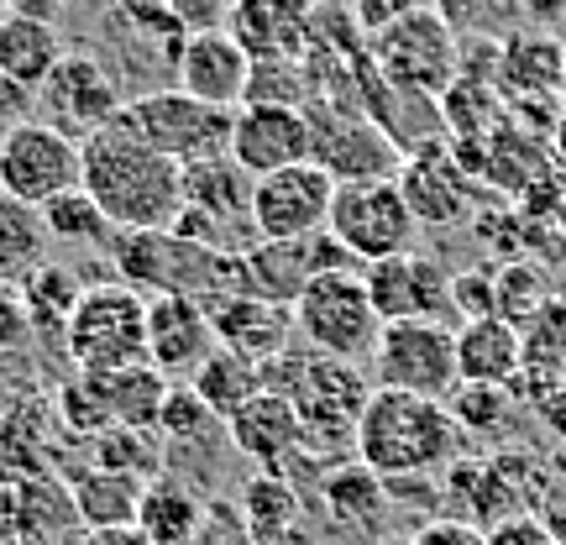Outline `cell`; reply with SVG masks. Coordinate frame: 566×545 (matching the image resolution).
I'll use <instances>...</instances> for the list:
<instances>
[{"label": "cell", "instance_id": "obj_1", "mask_svg": "<svg viewBox=\"0 0 566 545\" xmlns=\"http://www.w3.org/2000/svg\"><path fill=\"white\" fill-rule=\"evenodd\" d=\"M84 174L80 189L101 205L111 231H168L184 210V168L116 116L95 137L80 142Z\"/></svg>", "mask_w": 566, "mask_h": 545}, {"label": "cell", "instance_id": "obj_2", "mask_svg": "<svg viewBox=\"0 0 566 545\" xmlns=\"http://www.w3.org/2000/svg\"><path fill=\"white\" fill-rule=\"evenodd\" d=\"M462 446L467 436L457 430V420H451V409L441 399L373 388L363 420H357L352 457L367 472H378L384 483H399V478H441L457 457H467Z\"/></svg>", "mask_w": 566, "mask_h": 545}, {"label": "cell", "instance_id": "obj_3", "mask_svg": "<svg viewBox=\"0 0 566 545\" xmlns=\"http://www.w3.org/2000/svg\"><path fill=\"white\" fill-rule=\"evenodd\" d=\"M263 388L283 394L294 415H300L304 446L315 457H342L357 441V420H363L367 399H373V373L357 363H336L310 346H283L279 357L263 363Z\"/></svg>", "mask_w": 566, "mask_h": 545}, {"label": "cell", "instance_id": "obj_4", "mask_svg": "<svg viewBox=\"0 0 566 545\" xmlns=\"http://www.w3.org/2000/svg\"><path fill=\"white\" fill-rule=\"evenodd\" d=\"M63 352L80 373H122L147 363V300L126 283H90L63 325Z\"/></svg>", "mask_w": 566, "mask_h": 545}, {"label": "cell", "instance_id": "obj_5", "mask_svg": "<svg viewBox=\"0 0 566 545\" xmlns=\"http://www.w3.org/2000/svg\"><path fill=\"white\" fill-rule=\"evenodd\" d=\"M367 63L394 90L436 101L462 74V38L430 6H415L405 21H394L388 32H378V38L367 42Z\"/></svg>", "mask_w": 566, "mask_h": 545}, {"label": "cell", "instance_id": "obj_6", "mask_svg": "<svg viewBox=\"0 0 566 545\" xmlns=\"http://www.w3.org/2000/svg\"><path fill=\"white\" fill-rule=\"evenodd\" d=\"M294 336H300V346L336 357V363H373L384 321L367 300L363 273H331V279L310 283L294 300Z\"/></svg>", "mask_w": 566, "mask_h": 545}, {"label": "cell", "instance_id": "obj_7", "mask_svg": "<svg viewBox=\"0 0 566 545\" xmlns=\"http://www.w3.org/2000/svg\"><path fill=\"white\" fill-rule=\"evenodd\" d=\"M373 388L415 394V399H451L462 388L457 373V331L446 321H399L384 325L373 346Z\"/></svg>", "mask_w": 566, "mask_h": 545}, {"label": "cell", "instance_id": "obj_8", "mask_svg": "<svg viewBox=\"0 0 566 545\" xmlns=\"http://www.w3.org/2000/svg\"><path fill=\"white\" fill-rule=\"evenodd\" d=\"M325 231L357 258V268L388 263L399 252H415V216L405 205L399 179H367V184H336L331 221Z\"/></svg>", "mask_w": 566, "mask_h": 545}, {"label": "cell", "instance_id": "obj_9", "mask_svg": "<svg viewBox=\"0 0 566 545\" xmlns=\"http://www.w3.org/2000/svg\"><path fill=\"white\" fill-rule=\"evenodd\" d=\"M231 116L237 111H216V105L195 101L184 90H147L137 101H126L122 122L137 132L147 147H158L163 158H174L179 168L205 158H226L231 142Z\"/></svg>", "mask_w": 566, "mask_h": 545}, {"label": "cell", "instance_id": "obj_10", "mask_svg": "<svg viewBox=\"0 0 566 545\" xmlns=\"http://www.w3.org/2000/svg\"><path fill=\"white\" fill-rule=\"evenodd\" d=\"M310 163H321L336 184H367V179H399L405 153L384 137V126L352 101L310 105Z\"/></svg>", "mask_w": 566, "mask_h": 545}, {"label": "cell", "instance_id": "obj_11", "mask_svg": "<svg viewBox=\"0 0 566 545\" xmlns=\"http://www.w3.org/2000/svg\"><path fill=\"white\" fill-rule=\"evenodd\" d=\"M80 174H84L80 142L63 137L59 126L32 116V122L0 132V195L42 210L59 195L80 189Z\"/></svg>", "mask_w": 566, "mask_h": 545}, {"label": "cell", "instance_id": "obj_12", "mask_svg": "<svg viewBox=\"0 0 566 545\" xmlns=\"http://www.w3.org/2000/svg\"><path fill=\"white\" fill-rule=\"evenodd\" d=\"M331 200H336V179L321 163H294V168L252 179L247 221L258 231V242H304V237L325 231Z\"/></svg>", "mask_w": 566, "mask_h": 545}, {"label": "cell", "instance_id": "obj_13", "mask_svg": "<svg viewBox=\"0 0 566 545\" xmlns=\"http://www.w3.org/2000/svg\"><path fill=\"white\" fill-rule=\"evenodd\" d=\"M126 111L116 74L90 53H63V63L48 74V84L38 90V122L59 126L63 137H95L101 126H111Z\"/></svg>", "mask_w": 566, "mask_h": 545}, {"label": "cell", "instance_id": "obj_14", "mask_svg": "<svg viewBox=\"0 0 566 545\" xmlns=\"http://www.w3.org/2000/svg\"><path fill=\"white\" fill-rule=\"evenodd\" d=\"M242 273L263 300L294 310V300H300L315 279H331V273H363V268H357V258H352L331 231H315V237H304V242H258L242 258Z\"/></svg>", "mask_w": 566, "mask_h": 545}, {"label": "cell", "instance_id": "obj_15", "mask_svg": "<svg viewBox=\"0 0 566 545\" xmlns=\"http://www.w3.org/2000/svg\"><path fill=\"white\" fill-rule=\"evenodd\" d=\"M221 346L216 321L189 294H153L147 300V367H158L168 384H189L210 352Z\"/></svg>", "mask_w": 566, "mask_h": 545}, {"label": "cell", "instance_id": "obj_16", "mask_svg": "<svg viewBox=\"0 0 566 545\" xmlns=\"http://www.w3.org/2000/svg\"><path fill=\"white\" fill-rule=\"evenodd\" d=\"M174 80H179L184 95L216 105V111H242L247 80H252V53L226 27H195L179 42Z\"/></svg>", "mask_w": 566, "mask_h": 545}, {"label": "cell", "instance_id": "obj_17", "mask_svg": "<svg viewBox=\"0 0 566 545\" xmlns=\"http://www.w3.org/2000/svg\"><path fill=\"white\" fill-rule=\"evenodd\" d=\"M363 289L384 325L441 321L446 310H451V273L436 258H424V252H399L388 263H367Z\"/></svg>", "mask_w": 566, "mask_h": 545}, {"label": "cell", "instance_id": "obj_18", "mask_svg": "<svg viewBox=\"0 0 566 545\" xmlns=\"http://www.w3.org/2000/svg\"><path fill=\"white\" fill-rule=\"evenodd\" d=\"M541 493H546V462L535 451L504 446L493 457H478L462 520L478 530H493V525H504V520H525V514L541 509Z\"/></svg>", "mask_w": 566, "mask_h": 545}, {"label": "cell", "instance_id": "obj_19", "mask_svg": "<svg viewBox=\"0 0 566 545\" xmlns=\"http://www.w3.org/2000/svg\"><path fill=\"white\" fill-rule=\"evenodd\" d=\"M310 111H283V105H242L231 116V142L226 158L242 174L263 179L294 163H310Z\"/></svg>", "mask_w": 566, "mask_h": 545}, {"label": "cell", "instance_id": "obj_20", "mask_svg": "<svg viewBox=\"0 0 566 545\" xmlns=\"http://www.w3.org/2000/svg\"><path fill=\"white\" fill-rule=\"evenodd\" d=\"M399 189H405V205L415 226H467L478 216V184H472V168H462V158L451 147H430L420 158H405L399 168Z\"/></svg>", "mask_w": 566, "mask_h": 545}, {"label": "cell", "instance_id": "obj_21", "mask_svg": "<svg viewBox=\"0 0 566 545\" xmlns=\"http://www.w3.org/2000/svg\"><path fill=\"white\" fill-rule=\"evenodd\" d=\"M74 493L63 472L32 478V483L0 488V545H63L80 535Z\"/></svg>", "mask_w": 566, "mask_h": 545}, {"label": "cell", "instance_id": "obj_22", "mask_svg": "<svg viewBox=\"0 0 566 545\" xmlns=\"http://www.w3.org/2000/svg\"><path fill=\"white\" fill-rule=\"evenodd\" d=\"M499 95L514 105L566 101V42L556 32H509L499 42Z\"/></svg>", "mask_w": 566, "mask_h": 545}, {"label": "cell", "instance_id": "obj_23", "mask_svg": "<svg viewBox=\"0 0 566 545\" xmlns=\"http://www.w3.org/2000/svg\"><path fill=\"white\" fill-rule=\"evenodd\" d=\"M59 415L42 399H17L0 409V488L59 472Z\"/></svg>", "mask_w": 566, "mask_h": 545}, {"label": "cell", "instance_id": "obj_24", "mask_svg": "<svg viewBox=\"0 0 566 545\" xmlns=\"http://www.w3.org/2000/svg\"><path fill=\"white\" fill-rule=\"evenodd\" d=\"M210 321H216V336H221L226 352H242L252 363H268L294 342V310L263 300L252 283L210 304Z\"/></svg>", "mask_w": 566, "mask_h": 545}, {"label": "cell", "instance_id": "obj_25", "mask_svg": "<svg viewBox=\"0 0 566 545\" xmlns=\"http://www.w3.org/2000/svg\"><path fill=\"white\" fill-rule=\"evenodd\" d=\"M226 436H231V446L242 451L247 462H258V472H283L304 451V430L294 405L283 394H268V388L226 420Z\"/></svg>", "mask_w": 566, "mask_h": 545}, {"label": "cell", "instance_id": "obj_26", "mask_svg": "<svg viewBox=\"0 0 566 545\" xmlns=\"http://www.w3.org/2000/svg\"><path fill=\"white\" fill-rule=\"evenodd\" d=\"M231 504L258 545H315L304 530V493L279 472H252Z\"/></svg>", "mask_w": 566, "mask_h": 545}, {"label": "cell", "instance_id": "obj_27", "mask_svg": "<svg viewBox=\"0 0 566 545\" xmlns=\"http://www.w3.org/2000/svg\"><path fill=\"white\" fill-rule=\"evenodd\" d=\"M457 373L462 384L514 388L525 373V331H514L499 315L457 325Z\"/></svg>", "mask_w": 566, "mask_h": 545}, {"label": "cell", "instance_id": "obj_28", "mask_svg": "<svg viewBox=\"0 0 566 545\" xmlns=\"http://www.w3.org/2000/svg\"><path fill=\"white\" fill-rule=\"evenodd\" d=\"M315 499H321V514L331 530L367 535V530H378V520H384L388 488L357 457H336V462L325 467V478L315 483Z\"/></svg>", "mask_w": 566, "mask_h": 545}, {"label": "cell", "instance_id": "obj_29", "mask_svg": "<svg viewBox=\"0 0 566 545\" xmlns=\"http://www.w3.org/2000/svg\"><path fill=\"white\" fill-rule=\"evenodd\" d=\"M63 483L74 493V514H80L84 530H132L142 509V488L137 478H122V472H105L95 462H74L63 472Z\"/></svg>", "mask_w": 566, "mask_h": 545}, {"label": "cell", "instance_id": "obj_30", "mask_svg": "<svg viewBox=\"0 0 566 545\" xmlns=\"http://www.w3.org/2000/svg\"><path fill=\"white\" fill-rule=\"evenodd\" d=\"M205 504L189 483L179 478H153V483L142 488V509H137V535L147 545H195L200 535V520H205Z\"/></svg>", "mask_w": 566, "mask_h": 545}, {"label": "cell", "instance_id": "obj_31", "mask_svg": "<svg viewBox=\"0 0 566 545\" xmlns=\"http://www.w3.org/2000/svg\"><path fill=\"white\" fill-rule=\"evenodd\" d=\"M59 63H63V42L53 21L21 17V11L0 17V74L6 80L27 84V90H42Z\"/></svg>", "mask_w": 566, "mask_h": 545}, {"label": "cell", "instance_id": "obj_32", "mask_svg": "<svg viewBox=\"0 0 566 545\" xmlns=\"http://www.w3.org/2000/svg\"><path fill=\"white\" fill-rule=\"evenodd\" d=\"M189 388H195V394L205 399V409L226 425L237 409L252 405V399L263 394V363H252V357H242V352L216 346V352H210V363L189 378Z\"/></svg>", "mask_w": 566, "mask_h": 545}, {"label": "cell", "instance_id": "obj_33", "mask_svg": "<svg viewBox=\"0 0 566 545\" xmlns=\"http://www.w3.org/2000/svg\"><path fill=\"white\" fill-rule=\"evenodd\" d=\"M48 263V226L42 210L0 195V283L17 289L21 279H32Z\"/></svg>", "mask_w": 566, "mask_h": 545}, {"label": "cell", "instance_id": "obj_34", "mask_svg": "<svg viewBox=\"0 0 566 545\" xmlns=\"http://www.w3.org/2000/svg\"><path fill=\"white\" fill-rule=\"evenodd\" d=\"M101 378V394H105V409H111V430L116 425H142L153 430L158 425V409L168 399V378L158 367H122V373H95Z\"/></svg>", "mask_w": 566, "mask_h": 545}, {"label": "cell", "instance_id": "obj_35", "mask_svg": "<svg viewBox=\"0 0 566 545\" xmlns=\"http://www.w3.org/2000/svg\"><path fill=\"white\" fill-rule=\"evenodd\" d=\"M90 462L105 467V472H122V478H137V483H153L163 478V462H168V446H163L158 430H142V425H116L90 441Z\"/></svg>", "mask_w": 566, "mask_h": 545}, {"label": "cell", "instance_id": "obj_36", "mask_svg": "<svg viewBox=\"0 0 566 545\" xmlns=\"http://www.w3.org/2000/svg\"><path fill=\"white\" fill-rule=\"evenodd\" d=\"M247 195H252V184H242V168L231 158H205V163H189V168H184V205L205 210L216 226L231 221V216H242Z\"/></svg>", "mask_w": 566, "mask_h": 545}, {"label": "cell", "instance_id": "obj_37", "mask_svg": "<svg viewBox=\"0 0 566 545\" xmlns=\"http://www.w3.org/2000/svg\"><path fill=\"white\" fill-rule=\"evenodd\" d=\"M17 294L27 304V315H32V336H42V331L63 336V325L74 315V300H80V279L59 263H42L32 279L17 283Z\"/></svg>", "mask_w": 566, "mask_h": 545}, {"label": "cell", "instance_id": "obj_38", "mask_svg": "<svg viewBox=\"0 0 566 545\" xmlns=\"http://www.w3.org/2000/svg\"><path fill=\"white\" fill-rule=\"evenodd\" d=\"M546 304H551L546 273L530 263V258H514V263L493 268V315H499V321H509L514 331H530Z\"/></svg>", "mask_w": 566, "mask_h": 545}, {"label": "cell", "instance_id": "obj_39", "mask_svg": "<svg viewBox=\"0 0 566 545\" xmlns=\"http://www.w3.org/2000/svg\"><path fill=\"white\" fill-rule=\"evenodd\" d=\"M242 105H283V111H310L315 105V80L300 59H252V80H247V101Z\"/></svg>", "mask_w": 566, "mask_h": 545}, {"label": "cell", "instance_id": "obj_40", "mask_svg": "<svg viewBox=\"0 0 566 545\" xmlns=\"http://www.w3.org/2000/svg\"><path fill=\"white\" fill-rule=\"evenodd\" d=\"M42 226H48V242L63 247H111V221L101 216V205L90 200L84 189H69L53 205H42Z\"/></svg>", "mask_w": 566, "mask_h": 545}, {"label": "cell", "instance_id": "obj_41", "mask_svg": "<svg viewBox=\"0 0 566 545\" xmlns=\"http://www.w3.org/2000/svg\"><path fill=\"white\" fill-rule=\"evenodd\" d=\"M451 420L462 436H504L514 415H520V399H514V388H483V384H462L451 399Z\"/></svg>", "mask_w": 566, "mask_h": 545}, {"label": "cell", "instance_id": "obj_42", "mask_svg": "<svg viewBox=\"0 0 566 545\" xmlns=\"http://www.w3.org/2000/svg\"><path fill=\"white\" fill-rule=\"evenodd\" d=\"M153 430L163 436V446H200V441H210V436H221L226 425L205 409V399L189 384H168V399H163Z\"/></svg>", "mask_w": 566, "mask_h": 545}, {"label": "cell", "instance_id": "obj_43", "mask_svg": "<svg viewBox=\"0 0 566 545\" xmlns=\"http://www.w3.org/2000/svg\"><path fill=\"white\" fill-rule=\"evenodd\" d=\"M451 310H457V325L488 321V315H493V263L451 273Z\"/></svg>", "mask_w": 566, "mask_h": 545}, {"label": "cell", "instance_id": "obj_44", "mask_svg": "<svg viewBox=\"0 0 566 545\" xmlns=\"http://www.w3.org/2000/svg\"><path fill=\"white\" fill-rule=\"evenodd\" d=\"M195 545H258V541H252V530L242 525V514H237L231 499H210Z\"/></svg>", "mask_w": 566, "mask_h": 545}, {"label": "cell", "instance_id": "obj_45", "mask_svg": "<svg viewBox=\"0 0 566 545\" xmlns=\"http://www.w3.org/2000/svg\"><path fill=\"white\" fill-rule=\"evenodd\" d=\"M430 11H436L457 38H462V32L467 38H483L488 27H493V0H436Z\"/></svg>", "mask_w": 566, "mask_h": 545}, {"label": "cell", "instance_id": "obj_46", "mask_svg": "<svg viewBox=\"0 0 566 545\" xmlns=\"http://www.w3.org/2000/svg\"><path fill=\"white\" fill-rule=\"evenodd\" d=\"M535 520L551 530V541L566 545V462L546 467V493H541V509H535Z\"/></svg>", "mask_w": 566, "mask_h": 545}, {"label": "cell", "instance_id": "obj_47", "mask_svg": "<svg viewBox=\"0 0 566 545\" xmlns=\"http://www.w3.org/2000/svg\"><path fill=\"white\" fill-rule=\"evenodd\" d=\"M409 11H415V0H352V21H357V32L367 42L378 32H388L394 21H405Z\"/></svg>", "mask_w": 566, "mask_h": 545}, {"label": "cell", "instance_id": "obj_48", "mask_svg": "<svg viewBox=\"0 0 566 545\" xmlns=\"http://www.w3.org/2000/svg\"><path fill=\"white\" fill-rule=\"evenodd\" d=\"M32 336V315L11 283H0V352H17L21 342Z\"/></svg>", "mask_w": 566, "mask_h": 545}, {"label": "cell", "instance_id": "obj_49", "mask_svg": "<svg viewBox=\"0 0 566 545\" xmlns=\"http://www.w3.org/2000/svg\"><path fill=\"white\" fill-rule=\"evenodd\" d=\"M409 545H483V530L441 514V520H424V525L409 535Z\"/></svg>", "mask_w": 566, "mask_h": 545}, {"label": "cell", "instance_id": "obj_50", "mask_svg": "<svg viewBox=\"0 0 566 545\" xmlns=\"http://www.w3.org/2000/svg\"><path fill=\"white\" fill-rule=\"evenodd\" d=\"M483 545H556V541H551V530L535 514H525V520H504V525L483 530Z\"/></svg>", "mask_w": 566, "mask_h": 545}, {"label": "cell", "instance_id": "obj_51", "mask_svg": "<svg viewBox=\"0 0 566 545\" xmlns=\"http://www.w3.org/2000/svg\"><path fill=\"white\" fill-rule=\"evenodd\" d=\"M32 116H38V90H27V84L0 74V126L11 132V126L32 122Z\"/></svg>", "mask_w": 566, "mask_h": 545}, {"label": "cell", "instance_id": "obj_52", "mask_svg": "<svg viewBox=\"0 0 566 545\" xmlns=\"http://www.w3.org/2000/svg\"><path fill=\"white\" fill-rule=\"evenodd\" d=\"M63 545H147V541L132 525V530H80L74 541H63Z\"/></svg>", "mask_w": 566, "mask_h": 545}, {"label": "cell", "instance_id": "obj_53", "mask_svg": "<svg viewBox=\"0 0 566 545\" xmlns=\"http://www.w3.org/2000/svg\"><path fill=\"white\" fill-rule=\"evenodd\" d=\"M551 158L566 174V105H562V116H556V132H551Z\"/></svg>", "mask_w": 566, "mask_h": 545}, {"label": "cell", "instance_id": "obj_54", "mask_svg": "<svg viewBox=\"0 0 566 545\" xmlns=\"http://www.w3.org/2000/svg\"><path fill=\"white\" fill-rule=\"evenodd\" d=\"M378 545H409V535H384Z\"/></svg>", "mask_w": 566, "mask_h": 545}, {"label": "cell", "instance_id": "obj_55", "mask_svg": "<svg viewBox=\"0 0 566 545\" xmlns=\"http://www.w3.org/2000/svg\"><path fill=\"white\" fill-rule=\"evenodd\" d=\"M331 6H352V0H331Z\"/></svg>", "mask_w": 566, "mask_h": 545}]
</instances>
